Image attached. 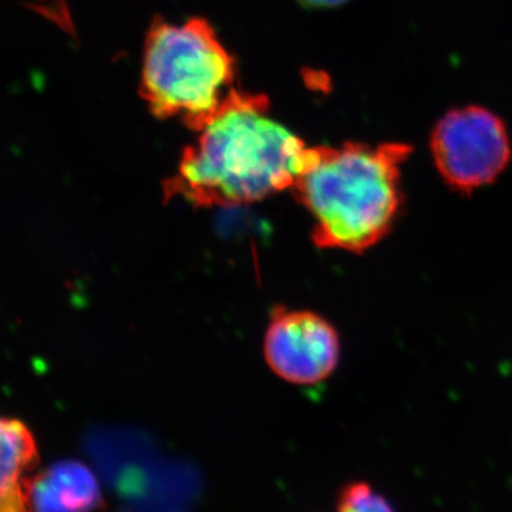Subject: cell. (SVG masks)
<instances>
[{"label": "cell", "mask_w": 512, "mask_h": 512, "mask_svg": "<svg viewBox=\"0 0 512 512\" xmlns=\"http://www.w3.org/2000/svg\"><path fill=\"white\" fill-rule=\"evenodd\" d=\"M299 2L312 6V8H333V6L342 5L348 0H299Z\"/></svg>", "instance_id": "obj_9"}, {"label": "cell", "mask_w": 512, "mask_h": 512, "mask_svg": "<svg viewBox=\"0 0 512 512\" xmlns=\"http://www.w3.org/2000/svg\"><path fill=\"white\" fill-rule=\"evenodd\" d=\"M234 57L205 19L154 20L148 30L140 94L158 119L181 117L198 131L232 92Z\"/></svg>", "instance_id": "obj_3"}, {"label": "cell", "mask_w": 512, "mask_h": 512, "mask_svg": "<svg viewBox=\"0 0 512 512\" xmlns=\"http://www.w3.org/2000/svg\"><path fill=\"white\" fill-rule=\"evenodd\" d=\"M35 2H37V3H52V2H56V0H35Z\"/></svg>", "instance_id": "obj_10"}, {"label": "cell", "mask_w": 512, "mask_h": 512, "mask_svg": "<svg viewBox=\"0 0 512 512\" xmlns=\"http://www.w3.org/2000/svg\"><path fill=\"white\" fill-rule=\"evenodd\" d=\"M264 353L276 376L309 386L328 379L338 366L340 339L318 313L278 309L266 329Z\"/></svg>", "instance_id": "obj_5"}, {"label": "cell", "mask_w": 512, "mask_h": 512, "mask_svg": "<svg viewBox=\"0 0 512 512\" xmlns=\"http://www.w3.org/2000/svg\"><path fill=\"white\" fill-rule=\"evenodd\" d=\"M39 450L25 423L0 416V512H30L25 484Z\"/></svg>", "instance_id": "obj_7"}, {"label": "cell", "mask_w": 512, "mask_h": 512, "mask_svg": "<svg viewBox=\"0 0 512 512\" xmlns=\"http://www.w3.org/2000/svg\"><path fill=\"white\" fill-rule=\"evenodd\" d=\"M430 148L437 171L460 194L494 183L511 161L504 121L478 106L444 114L431 133Z\"/></svg>", "instance_id": "obj_4"}, {"label": "cell", "mask_w": 512, "mask_h": 512, "mask_svg": "<svg viewBox=\"0 0 512 512\" xmlns=\"http://www.w3.org/2000/svg\"><path fill=\"white\" fill-rule=\"evenodd\" d=\"M402 143L308 147L291 190L313 220L316 247L360 254L392 231L403 205Z\"/></svg>", "instance_id": "obj_2"}, {"label": "cell", "mask_w": 512, "mask_h": 512, "mask_svg": "<svg viewBox=\"0 0 512 512\" xmlns=\"http://www.w3.org/2000/svg\"><path fill=\"white\" fill-rule=\"evenodd\" d=\"M335 512H397L392 503L366 481H355L339 491Z\"/></svg>", "instance_id": "obj_8"}, {"label": "cell", "mask_w": 512, "mask_h": 512, "mask_svg": "<svg viewBox=\"0 0 512 512\" xmlns=\"http://www.w3.org/2000/svg\"><path fill=\"white\" fill-rule=\"evenodd\" d=\"M268 111L264 94L232 90L185 148L177 173L165 181V198L232 207L292 188L308 147Z\"/></svg>", "instance_id": "obj_1"}, {"label": "cell", "mask_w": 512, "mask_h": 512, "mask_svg": "<svg viewBox=\"0 0 512 512\" xmlns=\"http://www.w3.org/2000/svg\"><path fill=\"white\" fill-rule=\"evenodd\" d=\"M30 512H96L104 497L96 476L76 460L57 461L25 484Z\"/></svg>", "instance_id": "obj_6"}]
</instances>
